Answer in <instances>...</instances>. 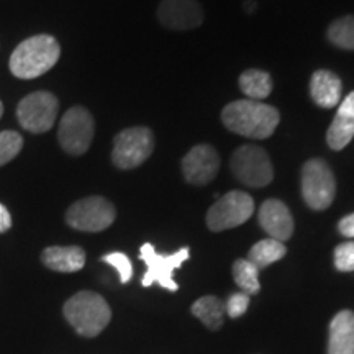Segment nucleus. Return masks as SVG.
I'll use <instances>...</instances> for the list:
<instances>
[{
    "label": "nucleus",
    "mask_w": 354,
    "mask_h": 354,
    "mask_svg": "<svg viewBox=\"0 0 354 354\" xmlns=\"http://www.w3.org/2000/svg\"><path fill=\"white\" fill-rule=\"evenodd\" d=\"M2 115H3V105L2 102H0V118H2Z\"/></svg>",
    "instance_id": "nucleus-30"
},
{
    "label": "nucleus",
    "mask_w": 354,
    "mask_h": 354,
    "mask_svg": "<svg viewBox=\"0 0 354 354\" xmlns=\"http://www.w3.org/2000/svg\"><path fill=\"white\" fill-rule=\"evenodd\" d=\"M354 138V91L339 104L333 122L326 131V143L335 151H342Z\"/></svg>",
    "instance_id": "nucleus-15"
},
{
    "label": "nucleus",
    "mask_w": 354,
    "mask_h": 354,
    "mask_svg": "<svg viewBox=\"0 0 354 354\" xmlns=\"http://www.w3.org/2000/svg\"><path fill=\"white\" fill-rule=\"evenodd\" d=\"M253 212V197L241 190H232L210 207L207 214V225L212 232H225V230L240 227L251 218Z\"/></svg>",
    "instance_id": "nucleus-9"
},
{
    "label": "nucleus",
    "mask_w": 354,
    "mask_h": 354,
    "mask_svg": "<svg viewBox=\"0 0 354 354\" xmlns=\"http://www.w3.org/2000/svg\"><path fill=\"white\" fill-rule=\"evenodd\" d=\"M158 20L171 30H192L203 24V8L197 0H161Z\"/></svg>",
    "instance_id": "nucleus-13"
},
{
    "label": "nucleus",
    "mask_w": 354,
    "mask_h": 354,
    "mask_svg": "<svg viewBox=\"0 0 354 354\" xmlns=\"http://www.w3.org/2000/svg\"><path fill=\"white\" fill-rule=\"evenodd\" d=\"M336 196L335 174L323 159H310L302 167V197L312 210H326Z\"/></svg>",
    "instance_id": "nucleus-4"
},
{
    "label": "nucleus",
    "mask_w": 354,
    "mask_h": 354,
    "mask_svg": "<svg viewBox=\"0 0 354 354\" xmlns=\"http://www.w3.org/2000/svg\"><path fill=\"white\" fill-rule=\"evenodd\" d=\"M221 122L236 135L266 140L276 131L281 113L276 107L259 100H234L221 110Z\"/></svg>",
    "instance_id": "nucleus-1"
},
{
    "label": "nucleus",
    "mask_w": 354,
    "mask_h": 354,
    "mask_svg": "<svg viewBox=\"0 0 354 354\" xmlns=\"http://www.w3.org/2000/svg\"><path fill=\"white\" fill-rule=\"evenodd\" d=\"M335 268L342 272L354 271V243H342L335 250Z\"/></svg>",
    "instance_id": "nucleus-26"
},
{
    "label": "nucleus",
    "mask_w": 354,
    "mask_h": 354,
    "mask_svg": "<svg viewBox=\"0 0 354 354\" xmlns=\"http://www.w3.org/2000/svg\"><path fill=\"white\" fill-rule=\"evenodd\" d=\"M328 354H354V313L343 310L330 323Z\"/></svg>",
    "instance_id": "nucleus-18"
},
{
    "label": "nucleus",
    "mask_w": 354,
    "mask_h": 354,
    "mask_svg": "<svg viewBox=\"0 0 354 354\" xmlns=\"http://www.w3.org/2000/svg\"><path fill=\"white\" fill-rule=\"evenodd\" d=\"M190 310H192L194 317L205 323V326H209L210 330H218L223 325L225 313H227L223 300L214 297V295H205V297L196 300Z\"/></svg>",
    "instance_id": "nucleus-20"
},
{
    "label": "nucleus",
    "mask_w": 354,
    "mask_h": 354,
    "mask_svg": "<svg viewBox=\"0 0 354 354\" xmlns=\"http://www.w3.org/2000/svg\"><path fill=\"white\" fill-rule=\"evenodd\" d=\"M95 123L92 113L84 107H73L63 115L57 128V141L71 156H82L94 140Z\"/></svg>",
    "instance_id": "nucleus-7"
},
{
    "label": "nucleus",
    "mask_w": 354,
    "mask_h": 354,
    "mask_svg": "<svg viewBox=\"0 0 354 354\" xmlns=\"http://www.w3.org/2000/svg\"><path fill=\"white\" fill-rule=\"evenodd\" d=\"M220 169V156L210 145H197L183 159V174L189 184L207 185Z\"/></svg>",
    "instance_id": "nucleus-12"
},
{
    "label": "nucleus",
    "mask_w": 354,
    "mask_h": 354,
    "mask_svg": "<svg viewBox=\"0 0 354 354\" xmlns=\"http://www.w3.org/2000/svg\"><path fill=\"white\" fill-rule=\"evenodd\" d=\"M259 225L272 240L284 243L294 233V220L284 202L269 198L259 209Z\"/></svg>",
    "instance_id": "nucleus-14"
},
{
    "label": "nucleus",
    "mask_w": 354,
    "mask_h": 354,
    "mask_svg": "<svg viewBox=\"0 0 354 354\" xmlns=\"http://www.w3.org/2000/svg\"><path fill=\"white\" fill-rule=\"evenodd\" d=\"M338 230L343 236L354 238V214L343 216L338 223Z\"/></svg>",
    "instance_id": "nucleus-28"
},
{
    "label": "nucleus",
    "mask_w": 354,
    "mask_h": 354,
    "mask_svg": "<svg viewBox=\"0 0 354 354\" xmlns=\"http://www.w3.org/2000/svg\"><path fill=\"white\" fill-rule=\"evenodd\" d=\"M115 216L117 212L113 203L99 196L77 201L66 212V221L71 228L91 233L107 230L115 221Z\"/></svg>",
    "instance_id": "nucleus-8"
},
{
    "label": "nucleus",
    "mask_w": 354,
    "mask_h": 354,
    "mask_svg": "<svg viewBox=\"0 0 354 354\" xmlns=\"http://www.w3.org/2000/svg\"><path fill=\"white\" fill-rule=\"evenodd\" d=\"M64 317L74 330L86 338H94L105 330L112 318L107 300L95 292L82 290L64 304Z\"/></svg>",
    "instance_id": "nucleus-3"
},
{
    "label": "nucleus",
    "mask_w": 354,
    "mask_h": 354,
    "mask_svg": "<svg viewBox=\"0 0 354 354\" xmlns=\"http://www.w3.org/2000/svg\"><path fill=\"white\" fill-rule=\"evenodd\" d=\"M248 307H250V295L245 294V292H236V294H232L225 304V308H227L228 317L238 318L241 317L243 313L246 312Z\"/></svg>",
    "instance_id": "nucleus-27"
},
{
    "label": "nucleus",
    "mask_w": 354,
    "mask_h": 354,
    "mask_svg": "<svg viewBox=\"0 0 354 354\" xmlns=\"http://www.w3.org/2000/svg\"><path fill=\"white\" fill-rule=\"evenodd\" d=\"M310 95H312V100L315 102L318 107L333 109L335 105L342 102V79L331 71H317L310 79Z\"/></svg>",
    "instance_id": "nucleus-16"
},
{
    "label": "nucleus",
    "mask_w": 354,
    "mask_h": 354,
    "mask_svg": "<svg viewBox=\"0 0 354 354\" xmlns=\"http://www.w3.org/2000/svg\"><path fill=\"white\" fill-rule=\"evenodd\" d=\"M286 253H287V248L284 243L272 240V238H268V240L258 241L253 248H251L248 261L253 263L261 271V269L268 268V266H271L276 263V261L284 258Z\"/></svg>",
    "instance_id": "nucleus-21"
},
{
    "label": "nucleus",
    "mask_w": 354,
    "mask_h": 354,
    "mask_svg": "<svg viewBox=\"0 0 354 354\" xmlns=\"http://www.w3.org/2000/svg\"><path fill=\"white\" fill-rule=\"evenodd\" d=\"M240 87L250 100H264L272 92V79L269 73L259 69H248L240 76Z\"/></svg>",
    "instance_id": "nucleus-19"
},
{
    "label": "nucleus",
    "mask_w": 354,
    "mask_h": 354,
    "mask_svg": "<svg viewBox=\"0 0 354 354\" xmlns=\"http://www.w3.org/2000/svg\"><path fill=\"white\" fill-rule=\"evenodd\" d=\"M230 167L233 176L248 187H266L274 179V167L269 154L259 146H240L233 153Z\"/></svg>",
    "instance_id": "nucleus-6"
},
{
    "label": "nucleus",
    "mask_w": 354,
    "mask_h": 354,
    "mask_svg": "<svg viewBox=\"0 0 354 354\" xmlns=\"http://www.w3.org/2000/svg\"><path fill=\"white\" fill-rule=\"evenodd\" d=\"M59 102L51 92L39 91L26 95L17 107L19 123L30 133H46L55 125Z\"/></svg>",
    "instance_id": "nucleus-10"
},
{
    "label": "nucleus",
    "mask_w": 354,
    "mask_h": 354,
    "mask_svg": "<svg viewBox=\"0 0 354 354\" xmlns=\"http://www.w3.org/2000/svg\"><path fill=\"white\" fill-rule=\"evenodd\" d=\"M61 56V46L51 35H35L15 48L8 61L12 74L19 79H37L53 69Z\"/></svg>",
    "instance_id": "nucleus-2"
},
{
    "label": "nucleus",
    "mask_w": 354,
    "mask_h": 354,
    "mask_svg": "<svg viewBox=\"0 0 354 354\" xmlns=\"http://www.w3.org/2000/svg\"><path fill=\"white\" fill-rule=\"evenodd\" d=\"M24 148V138L17 131H0V166L7 165L19 156Z\"/></svg>",
    "instance_id": "nucleus-24"
},
{
    "label": "nucleus",
    "mask_w": 354,
    "mask_h": 354,
    "mask_svg": "<svg viewBox=\"0 0 354 354\" xmlns=\"http://www.w3.org/2000/svg\"><path fill=\"white\" fill-rule=\"evenodd\" d=\"M12 227V216L6 207L0 203V233H6Z\"/></svg>",
    "instance_id": "nucleus-29"
},
{
    "label": "nucleus",
    "mask_w": 354,
    "mask_h": 354,
    "mask_svg": "<svg viewBox=\"0 0 354 354\" xmlns=\"http://www.w3.org/2000/svg\"><path fill=\"white\" fill-rule=\"evenodd\" d=\"M328 39L343 50H354V15L342 17L328 26Z\"/></svg>",
    "instance_id": "nucleus-23"
},
{
    "label": "nucleus",
    "mask_w": 354,
    "mask_h": 354,
    "mask_svg": "<svg viewBox=\"0 0 354 354\" xmlns=\"http://www.w3.org/2000/svg\"><path fill=\"white\" fill-rule=\"evenodd\" d=\"M43 264L56 272H77L86 264V251L79 246H50L41 254Z\"/></svg>",
    "instance_id": "nucleus-17"
},
{
    "label": "nucleus",
    "mask_w": 354,
    "mask_h": 354,
    "mask_svg": "<svg viewBox=\"0 0 354 354\" xmlns=\"http://www.w3.org/2000/svg\"><path fill=\"white\" fill-rule=\"evenodd\" d=\"M104 263H107L110 266H113L115 269H117L118 276H120V281L122 284H127V282H130V279L133 276V266H131V261L128 258L127 254L123 253H110L107 256H104L102 258Z\"/></svg>",
    "instance_id": "nucleus-25"
},
{
    "label": "nucleus",
    "mask_w": 354,
    "mask_h": 354,
    "mask_svg": "<svg viewBox=\"0 0 354 354\" xmlns=\"http://www.w3.org/2000/svg\"><path fill=\"white\" fill-rule=\"evenodd\" d=\"M233 279L241 292H245L248 295H256L261 289L259 269L248 259L234 261Z\"/></svg>",
    "instance_id": "nucleus-22"
},
{
    "label": "nucleus",
    "mask_w": 354,
    "mask_h": 354,
    "mask_svg": "<svg viewBox=\"0 0 354 354\" xmlns=\"http://www.w3.org/2000/svg\"><path fill=\"white\" fill-rule=\"evenodd\" d=\"M189 248H180L174 254H158L153 245L145 243L140 250V258L148 269H146L141 284L149 287L154 282H158L165 289L176 292L179 287H177L176 281L172 279V274H174L177 268L183 266L184 261L189 259Z\"/></svg>",
    "instance_id": "nucleus-11"
},
{
    "label": "nucleus",
    "mask_w": 354,
    "mask_h": 354,
    "mask_svg": "<svg viewBox=\"0 0 354 354\" xmlns=\"http://www.w3.org/2000/svg\"><path fill=\"white\" fill-rule=\"evenodd\" d=\"M154 149L153 131L146 127L122 130L113 138L112 162L118 169H135L151 156Z\"/></svg>",
    "instance_id": "nucleus-5"
}]
</instances>
